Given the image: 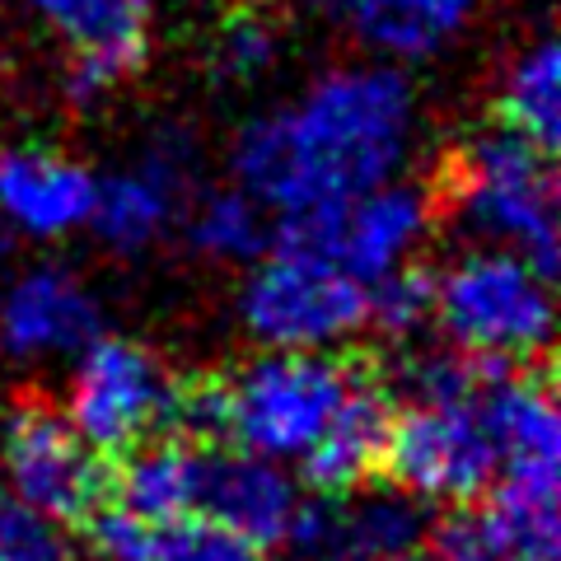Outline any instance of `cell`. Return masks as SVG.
<instances>
[{
	"label": "cell",
	"mask_w": 561,
	"mask_h": 561,
	"mask_svg": "<svg viewBox=\"0 0 561 561\" xmlns=\"http://www.w3.org/2000/svg\"><path fill=\"white\" fill-rule=\"evenodd\" d=\"M416 94L393 66H342L234 136L230 169L257 206L300 216L389 183L408 160Z\"/></svg>",
	"instance_id": "obj_1"
},
{
	"label": "cell",
	"mask_w": 561,
	"mask_h": 561,
	"mask_svg": "<svg viewBox=\"0 0 561 561\" xmlns=\"http://www.w3.org/2000/svg\"><path fill=\"white\" fill-rule=\"evenodd\" d=\"M449 202L468 234L486 249H505L524 257L552 280L561 243H557V179L548 150L534 146L515 127H482L468 136L449 169Z\"/></svg>",
	"instance_id": "obj_2"
},
{
	"label": "cell",
	"mask_w": 561,
	"mask_h": 561,
	"mask_svg": "<svg viewBox=\"0 0 561 561\" xmlns=\"http://www.w3.org/2000/svg\"><path fill=\"white\" fill-rule=\"evenodd\" d=\"M431 319L454 351L486 365H524L552 342L548 276L505 249H478L435 280Z\"/></svg>",
	"instance_id": "obj_3"
},
{
	"label": "cell",
	"mask_w": 561,
	"mask_h": 561,
	"mask_svg": "<svg viewBox=\"0 0 561 561\" xmlns=\"http://www.w3.org/2000/svg\"><path fill=\"white\" fill-rule=\"evenodd\" d=\"M346 365L323 351H272L225 383V435L262 459H305L351 389Z\"/></svg>",
	"instance_id": "obj_4"
},
{
	"label": "cell",
	"mask_w": 561,
	"mask_h": 561,
	"mask_svg": "<svg viewBox=\"0 0 561 561\" xmlns=\"http://www.w3.org/2000/svg\"><path fill=\"white\" fill-rule=\"evenodd\" d=\"M239 313L249 332L272 351H323L370 323L365 286L328 257L276 243L243 280Z\"/></svg>",
	"instance_id": "obj_5"
},
{
	"label": "cell",
	"mask_w": 561,
	"mask_h": 561,
	"mask_svg": "<svg viewBox=\"0 0 561 561\" xmlns=\"http://www.w3.org/2000/svg\"><path fill=\"white\" fill-rule=\"evenodd\" d=\"M486 379V370H482ZM478 389L445 402H408V412L389 426V463L393 482L421 501H472L496 482L501 449Z\"/></svg>",
	"instance_id": "obj_6"
},
{
	"label": "cell",
	"mask_w": 561,
	"mask_h": 561,
	"mask_svg": "<svg viewBox=\"0 0 561 561\" xmlns=\"http://www.w3.org/2000/svg\"><path fill=\"white\" fill-rule=\"evenodd\" d=\"M426 225H431L426 192L402 187L389 179L351 202L286 216V225L276 230V243L319 253L332 267L356 276L360 286H370V280L408 267L416 243L426 239Z\"/></svg>",
	"instance_id": "obj_7"
},
{
	"label": "cell",
	"mask_w": 561,
	"mask_h": 561,
	"mask_svg": "<svg viewBox=\"0 0 561 561\" xmlns=\"http://www.w3.org/2000/svg\"><path fill=\"white\" fill-rule=\"evenodd\" d=\"M173 393L179 383L160 356L127 337H94L80 351L76 379H70L66 421L94 454H127L146 435L169 426Z\"/></svg>",
	"instance_id": "obj_8"
},
{
	"label": "cell",
	"mask_w": 561,
	"mask_h": 561,
	"mask_svg": "<svg viewBox=\"0 0 561 561\" xmlns=\"http://www.w3.org/2000/svg\"><path fill=\"white\" fill-rule=\"evenodd\" d=\"M431 534L426 501L408 486L379 491H313L295 505L286 542L305 561H379L398 552H416Z\"/></svg>",
	"instance_id": "obj_9"
},
{
	"label": "cell",
	"mask_w": 561,
	"mask_h": 561,
	"mask_svg": "<svg viewBox=\"0 0 561 561\" xmlns=\"http://www.w3.org/2000/svg\"><path fill=\"white\" fill-rule=\"evenodd\" d=\"M0 463H5L14 501H24L61 524L84 519L94 505H103L108 478H103L99 454L47 402H28V408H20L5 421Z\"/></svg>",
	"instance_id": "obj_10"
},
{
	"label": "cell",
	"mask_w": 561,
	"mask_h": 561,
	"mask_svg": "<svg viewBox=\"0 0 561 561\" xmlns=\"http://www.w3.org/2000/svg\"><path fill=\"white\" fill-rule=\"evenodd\" d=\"M197 136L183 127H160L131 169L94 183V234L122 253L150 249L169 230V220L179 216L183 192L197 183Z\"/></svg>",
	"instance_id": "obj_11"
},
{
	"label": "cell",
	"mask_w": 561,
	"mask_h": 561,
	"mask_svg": "<svg viewBox=\"0 0 561 561\" xmlns=\"http://www.w3.org/2000/svg\"><path fill=\"white\" fill-rule=\"evenodd\" d=\"M28 5L76 47L66 76V94L76 103L103 99L146 57L150 0H28Z\"/></svg>",
	"instance_id": "obj_12"
},
{
	"label": "cell",
	"mask_w": 561,
	"mask_h": 561,
	"mask_svg": "<svg viewBox=\"0 0 561 561\" xmlns=\"http://www.w3.org/2000/svg\"><path fill=\"white\" fill-rule=\"evenodd\" d=\"M295 505H300V491L276 459L249 449H206L197 486L202 519L239 534L253 548H272V542H286Z\"/></svg>",
	"instance_id": "obj_13"
},
{
	"label": "cell",
	"mask_w": 561,
	"mask_h": 561,
	"mask_svg": "<svg viewBox=\"0 0 561 561\" xmlns=\"http://www.w3.org/2000/svg\"><path fill=\"white\" fill-rule=\"evenodd\" d=\"M99 328V300L57 267L24 272L0 295V346L20 360L80 356Z\"/></svg>",
	"instance_id": "obj_14"
},
{
	"label": "cell",
	"mask_w": 561,
	"mask_h": 561,
	"mask_svg": "<svg viewBox=\"0 0 561 561\" xmlns=\"http://www.w3.org/2000/svg\"><path fill=\"white\" fill-rule=\"evenodd\" d=\"M94 173L57 150H10L0 154V216L28 239H61L90 225Z\"/></svg>",
	"instance_id": "obj_15"
},
{
	"label": "cell",
	"mask_w": 561,
	"mask_h": 561,
	"mask_svg": "<svg viewBox=\"0 0 561 561\" xmlns=\"http://www.w3.org/2000/svg\"><path fill=\"white\" fill-rule=\"evenodd\" d=\"M389 426H393V402L375 379L356 375L342 398V408L332 412L328 431L313 440L305 454V478L313 491H351L360 486L370 472L383 463L389 449Z\"/></svg>",
	"instance_id": "obj_16"
},
{
	"label": "cell",
	"mask_w": 561,
	"mask_h": 561,
	"mask_svg": "<svg viewBox=\"0 0 561 561\" xmlns=\"http://www.w3.org/2000/svg\"><path fill=\"white\" fill-rule=\"evenodd\" d=\"M202 459H206V449L197 440H187V435L136 449L117 478L122 505L150 524H173V519L197 515Z\"/></svg>",
	"instance_id": "obj_17"
},
{
	"label": "cell",
	"mask_w": 561,
	"mask_h": 561,
	"mask_svg": "<svg viewBox=\"0 0 561 561\" xmlns=\"http://www.w3.org/2000/svg\"><path fill=\"white\" fill-rule=\"evenodd\" d=\"M472 10H478V0H356L351 20L375 51L416 61L459 38Z\"/></svg>",
	"instance_id": "obj_18"
},
{
	"label": "cell",
	"mask_w": 561,
	"mask_h": 561,
	"mask_svg": "<svg viewBox=\"0 0 561 561\" xmlns=\"http://www.w3.org/2000/svg\"><path fill=\"white\" fill-rule=\"evenodd\" d=\"M501 122L529 136L534 146L557 150L561 140V57L557 43L542 38L529 51H519L501 80Z\"/></svg>",
	"instance_id": "obj_19"
},
{
	"label": "cell",
	"mask_w": 561,
	"mask_h": 561,
	"mask_svg": "<svg viewBox=\"0 0 561 561\" xmlns=\"http://www.w3.org/2000/svg\"><path fill=\"white\" fill-rule=\"evenodd\" d=\"M187 230L206 257H220V262H253V257H262V249H267V239H272L267 206H257L249 192H239V187L202 197L187 220Z\"/></svg>",
	"instance_id": "obj_20"
},
{
	"label": "cell",
	"mask_w": 561,
	"mask_h": 561,
	"mask_svg": "<svg viewBox=\"0 0 561 561\" xmlns=\"http://www.w3.org/2000/svg\"><path fill=\"white\" fill-rule=\"evenodd\" d=\"M431 305H435V280L426 272H412V267H398L389 276H379V280H370V290H365L370 319L383 332H393V337L416 332L431 319Z\"/></svg>",
	"instance_id": "obj_21"
},
{
	"label": "cell",
	"mask_w": 561,
	"mask_h": 561,
	"mask_svg": "<svg viewBox=\"0 0 561 561\" xmlns=\"http://www.w3.org/2000/svg\"><path fill=\"white\" fill-rule=\"evenodd\" d=\"M486 370L482 365H472L463 351H416L398 365V389L408 393V402H445V398H463L478 389V379Z\"/></svg>",
	"instance_id": "obj_22"
},
{
	"label": "cell",
	"mask_w": 561,
	"mask_h": 561,
	"mask_svg": "<svg viewBox=\"0 0 561 561\" xmlns=\"http://www.w3.org/2000/svg\"><path fill=\"white\" fill-rule=\"evenodd\" d=\"M0 561H76L61 519L24 501H0Z\"/></svg>",
	"instance_id": "obj_23"
},
{
	"label": "cell",
	"mask_w": 561,
	"mask_h": 561,
	"mask_svg": "<svg viewBox=\"0 0 561 561\" xmlns=\"http://www.w3.org/2000/svg\"><path fill=\"white\" fill-rule=\"evenodd\" d=\"M276 28L257 10H239L216 33V66L230 80H253L276 61Z\"/></svg>",
	"instance_id": "obj_24"
},
{
	"label": "cell",
	"mask_w": 561,
	"mask_h": 561,
	"mask_svg": "<svg viewBox=\"0 0 561 561\" xmlns=\"http://www.w3.org/2000/svg\"><path fill=\"white\" fill-rule=\"evenodd\" d=\"M154 561H257V548L202 515H187L160 524V557Z\"/></svg>",
	"instance_id": "obj_25"
},
{
	"label": "cell",
	"mask_w": 561,
	"mask_h": 561,
	"mask_svg": "<svg viewBox=\"0 0 561 561\" xmlns=\"http://www.w3.org/2000/svg\"><path fill=\"white\" fill-rule=\"evenodd\" d=\"M84 519H90V542L99 561H154L160 557V524L140 519L127 505H94Z\"/></svg>",
	"instance_id": "obj_26"
},
{
	"label": "cell",
	"mask_w": 561,
	"mask_h": 561,
	"mask_svg": "<svg viewBox=\"0 0 561 561\" xmlns=\"http://www.w3.org/2000/svg\"><path fill=\"white\" fill-rule=\"evenodd\" d=\"M309 5H319V10H351L356 0H309Z\"/></svg>",
	"instance_id": "obj_27"
},
{
	"label": "cell",
	"mask_w": 561,
	"mask_h": 561,
	"mask_svg": "<svg viewBox=\"0 0 561 561\" xmlns=\"http://www.w3.org/2000/svg\"><path fill=\"white\" fill-rule=\"evenodd\" d=\"M379 561H426L421 552H398V557H379Z\"/></svg>",
	"instance_id": "obj_28"
}]
</instances>
